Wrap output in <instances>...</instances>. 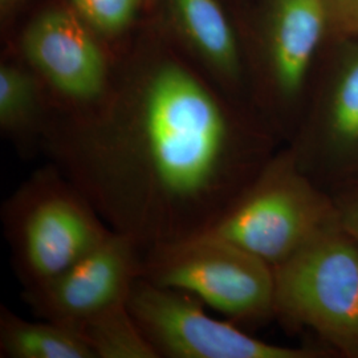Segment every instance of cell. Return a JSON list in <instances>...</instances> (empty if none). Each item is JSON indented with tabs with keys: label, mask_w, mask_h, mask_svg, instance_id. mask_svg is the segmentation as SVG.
Listing matches in <instances>:
<instances>
[{
	"label": "cell",
	"mask_w": 358,
	"mask_h": 358,
	"mask_svg": "<svg viewBox=\"0 0 358 358\" xmlns=\"http://www.w3.org/2000/svg\"><path fill=\"white\" fill-rule=\"evenodd\" d=\"M328 13L324 0H269L267 35L251 68L264 122L288 143L301 120Z\"/></svg>",
	"instance_id": "obj_8"
},
{
	"label": "cell",
	"mask_w": 358,
	"mask_h": 358,
	"mask_svg": "<svg viewBox=\"0 0 358 358\" xmlns=\"http://www.w3.org/2000/svg\"><path fill=\"white\" fill-rule=\"evenodd\" d=\"M333 198L343 226L358 241V187L340 192Z\"/></svg>",
	"instance_id": "obj_17"
},
{
	"label": "cell",
	"mask_w": 358,
	"mask_h": 358,
	"mask_svg": "<svg viewBox=\"0 0 358 358\" xmlns=\"http://www.w3.org/2000/svg\"><path fill=\"white\" fill-rule=\"evenodd\" d=\"M0 219L23 289L50 282L113 231L85 195L50 162L3 202Z\"/></svg>",
	"instance_id": "obj_2"
},
{
	"label": "cell",
	"mask_w": 358,
	"mask_h": 358,
	"mask_svg": "<svg viewBox=\"0 0 358 358\" xmlns=\"http://www.w3.org/2000/svg\"><path fill=\"white\" fill-rule=\"evenodd\" d=\"M129 310L157 358H329L324 346L271 344L207 313L192 294L138 278Z\"/></svg>",
	"instance_id": "obj_6"
},
{
	"label": "cell",
	"mask_w": 358,
	"mask_h": 358,
	"mask_svg": "<svg viewBox=\"0 0 358 358\" xmlns=\"http://www.w3.org/2000/svg\"><path fill=\"white\" fill-rule=\"evenodd\" d=\"M77 333L87 341L96 358H157L128 304L88 321Z\"/></svg>",
	"instance_id": "obj_14"
},
{
	"label": "cell",
	"mask_w": 358,
	"mask_h": 358,
	"mask_svg": "<svg viewBox=\"0 0 358 358\" xmlns=\"http://www.w3.org/2000/svg\"><path fill=\"white\" fill-rule=\"evenodd\" d=\"M328 27L341 36H358V0H324Z\"/></svg>",
	"instance_id": "obj_16"
},
{
	"label": "cell",
	"mask_w": 358,
	"mask_h": 358,
	"mask_svg": "<svg viewBox=\"0 0 358 358\" xmlns=\"http://www.w3.org/2000/svg\"><path fill=\"white\" fill-rule=\"evenodd\" d=\"M142 276V247L125 235L112 234L60 275L22 291V299L41 320L77 332L103 313L127 306Z\"/></svg>",
	"instance_id": "obj_9"
},
{
	"label": "cell",
	"mask_w": 358,
	"mask_h": 358,
	"mask_svg": "<svg viewBox=\"0 0 358 358\" xmlns=\"http://www.w3.org/2000/svg\"><path fill=\"white\" fill-rule=\"evenodd\" d=\"M141 278L192 294L242 327L275 320L273 267L213 235L142 248Z\"/></svg>",
	"instance_id": "obj_5"
},
{
	"label": "cell",
	"mask_w": 358,
	"mask_h": 358,
	"mask_svg": "<svg viewBox=\"0 0 358 358\" xmlns=\"http://www.w3.org/2000/svg\"><path fill=\"white\" fill-rule=\"evenodd\" d=\"M28 321L0 307V357L96 358L73 329L53 321Z\"/></svg>",
	"instance_id": "obj_13"
},
{
	"label": "cell",
	"mask_w": 358,
	"mask_h": 358,
	"mask_svg": "<svg viewBox=\"0 0 358 358\" xmlns=\"http://www.w3.org/2000/svg\"><path fill=\"white\" fill-rule=\"evenodd\" d=\"M24 0H0V10L3 15L11 13L15 7H17Z\"/></svg>",
	"instance_id": "obj_18"
},
{
	"label": "cell",
	"mask_w": 358,
	"mask_h": 358,
	"mask_svg": "<svg viewBox=\"0 0 358 358\" xmlns=\"http://www.w3.org/2000/svg\"><path fill=\"white\" fill-rule=\"evenodd\" d=\"M338 220L334 198L308 177L284 143L202 235L236 244L276 267Z\"/></svg>",
	"instance_id": "obj_3"
},
{
	"label": "cell",
	"mask_w": 358,
	"mask_h": 358,
	"mask_svg": "<svg viewBox=\"0 0 358 358\" xmlns=\"http://www.w3.org/2000/svg\"><path fill=\"white\" fill-rule=\"evenodd\" d=\"M186 56L220 90L236 99L247 69L239 41L217 0H161Z\"/></svg>",
	"instance_id": "obj_11"
},
{
	"label": "cell",
	"mask_w": 358,
	"mask_h": 358,
	"mask_svg": "<svg viewBox=\"0 0 358 358\" xmlns=\"http://www.w3.org/2000/svg\"><path fill=\"white\" fill-rule=\"evenodd\" d=\"M288 148L300 169L336 196L358 187V48L345 52Z\"/></svg>",
	"instance_id": "obj_10"
},
{
	"label": "cell",
	"mask_w": 358,
	"mask_h": 358,
	"mask_svg": "<svg viewBox=\"0 0 358 358\" xmlns=\"http://www.w3.org/2000/svg\"><path fill=\"white\" fill-rule=\"evenodd\" d=\"M273 273L275 320L315 333L334 357L358 358V241L341 220Z\"/></svg>",
	"instance_id": "obj_4"
},
{
	"label": "cell",
	"mask_w": 358,
	"mask_h": 358,
	"mask_svg": "<svg viewBox=\"0 0 358 358\" xmlns=\"http://www.w3.org/2000/svg\"><path fill=\"white\" fill-rule=\"evenodd\" d=\"M165 47L115 64L101 103L51 112L40 153L142 248L205 234L280 148L260 118Z\"/></svg>",
	"instance_id": "obj_1"
},
{
	"label": "cell",
	"mask_w": 358,
	"mask_h": 358,
	"mask_svg": "<svg viewBox=\"0 0 358 358\" xmlns=\"http://www.w3.org/2000/svg\"><path fill=\"white\" fill-rule=\"evenodd\" d=\"M51 113L48 94L36 73L20 60L0 64V131L23 157L40 153Z\"/></svg>",
	"instance_id": "obj_12"
},
{
	"label": "cell",
	"mask_w": 358,
	"mask_h": 358,
	"mask_svg": "<svg viewBox=\"0 0 358 358\" xmlns=\"http://www.w3.org/2000/svg\"><path fill=\"white\" fill-rule=\"evenodd\" d=\"M103 41L69 6L48 7L28 23L22 60L43 83L51 112L81 113L103 101L115 69Z\"/></svg>",
	"instance_id": "obj_7"
},
{
	"label": "cell",
	"mask_w": 358,
	"mask_h": 358,
	"mask_svg": "<svg viewBox=\"0 0 358 358\" xmlns=\"http://www.w3.org/2000/svg\"><path fill=\"white\" fill-rule=\"evenodd\" d=\"M142 0H68V6L103 40L120 38L134 23Z\"/></svg>",
	"instance_id": "obj_15"
}]
</instances>
